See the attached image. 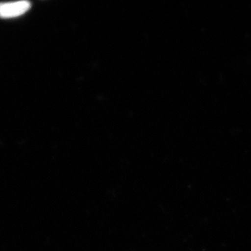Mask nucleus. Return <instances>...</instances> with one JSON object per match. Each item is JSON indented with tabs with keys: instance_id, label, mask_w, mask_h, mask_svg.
<instances>
[{
	"instance_id": "f257e3e1",
	"label": "nucleus",
	"mask_w": 251,
	"mask_h": 251,
	"mask_svg": "<svg viewBox=\"0 0 251 251\" xmlns=\"http://www.w3.org/2000/svg\"><path fill=\"white\" fill-rule=\"evenodd\" d=\"M31 2L28 1L0 3V18L8 19L19 17L30 10Z\"/></svg>"
}]
</instances>
